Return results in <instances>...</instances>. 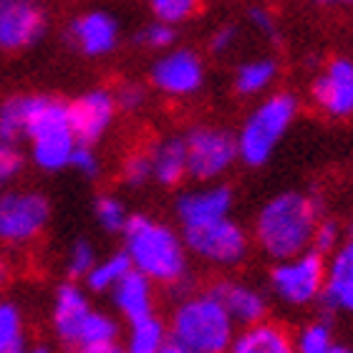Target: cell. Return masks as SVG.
I'll list each match as a JSON object with an SVG mask.
<instances>
[{"label":"cell","instance_id":"obj_28","mask_svg":"<svg viewBox=\"0 0 353 353\" xmlns=\"http://www.w3.org/2000/svg\"><path fill=\"white\" fill-rule=\"evenodd\" d=\"M94 217L103 232L121 235L132 214H129L126 205L117 194H101V197H96V202H94Z\"/></svg>","mask_w":353,"mask_h":353},{"label":"cell","instance_id":"obj_45","mask_svg":"<svg viewBox=\"0 0 353 353\" xmlns=\"http://www.w3.org/2000/svg\"><path fill=\"white\" fill-rule=\"evenodd\" d=\"M328 353H353V351H351L348 346H341V343H336V346H333Z\"/></svg>","mask_w":353,"mask_h":353},{"label":"cell","instance_id":"obj_19","mask_svg":"<svg viewBox=\"0 0 353 353\" xmlns=\"http://www.w3.org/2000/svg\"><path fill=\"white\" fill-rule=\"evenodd\" d=\"M154 283L141 275L139 270H129L124 278L119 280L114 290L109 293L111 305L119 313V318H124L126 323H134L139 318H147L152 313H157V293Z\"/></svg>","mask_w":353,"mask_h":353},{"label":"cell","instance_id":"obj_29","mask_svg":"<svg viewBox=\"0 0 353 353\" xmlns=\"http://www.w3.org/2000/svg\"><path fill=\"white\" fill-rule=\"evenodd\" d=\"M293 339L298 353H328L336 346L331 321H313V323L303 325Z\"/></svg>","mask_w":353,"mask_h":353},{"label":"cell","instance_id":"obj_31","mask_svg":"<svg viewBox=\"0 0 353 353\" xmlns=\"http://www.w3.org/2000/svg\"><path fill=\"white\" fill-rule=\"evenodd\" d=\"M149 10L157 21H164L170 26H179L194 18L202 6V0H147Z\"/></svg>","mask_w":353,"mask_h":353},{"label":"cell","instance_id":"obj_42","mask_svg":"<svg viewBox=\"0 0 353 353\" xmlns=\"http://www.w3.org/2000/svg\"><path fill=\"white\" fill-rule=\"evenodd\" d=\"M74 353H124V348H121V343H111V346L86 348V351H74Z\"/></svg>","mask_w":353,"mask_h":353},{"label":"cell","instance_id":"obj_8","mask_svg":"<svg viewBox=\"0 0 353 353\" xmlns=\"http://www.w3.org/2000/svg\"><path fill=\"white\" fill-rule=\"evenodd\" d=\"M325 255L305 250L295 258L278 260L270 270V293L283 305L305 308L323 298Z\"/></svg>","mask_w":353,"mask_h":353},{"label":"cell","instance_id":"obj_2","mask_svg":"<svg viewBox=\"0 0 353 353\" xmlns=\"http://www.w3.org/2000/svg\"><path fill=\"white\" fill-rule=\"evenodd\" d=\"M121 237L132 268L147 275L154 285L176 288L187 280L190 250L182 232H176L167 222L149 214H132Z\"/></svg>","mask_w":353,"mask_h":353},{"label":"cell","instance_id":"obj_3","mask_svg":"<svg viewBox=\"0 0 353 353\" xmlns=\"http://www.w3.org/2000/svg\"><path fill=\"white\" fill-rule=\"evenodd\" d=\"M170 339L197 353H228L237 325L212 288L184 295L167 321Z\"/></svg>","mask_w":353,"mask_h":353},{"label":"cell","instance_id":"obj_17","mask_svg":"<svg viewBox=\"0 0 353 353\" xmlns=\"http://www.w3.org/2000/svg\"><path fill=\"white\" fill-rule=\"evenodd\" d=\"M323 305L333 313H353V240L341 243L325 258Z\"/></svg>","mask_w":353,"mask_h":353},{"label":"cell","instance_id":"obj_21","mask_svg":"<svg viewBox=\"0 0 353 353\" xmlns=\"http://www.w3.org/2000/svg\"><path fill=\"white\" fill-rule=\"evenodd\" d=\"M152 157V174L154 182L162 187H176L184 182L187 172V147H184V137H164L157 139L149 147Z\"/></svg>","mask_w":353,"mask_h":353},{"label":"cell","instance_id":"obj_11","mask_svg":"<svg viewBox=\"0 0 353 353\" xmlns=\"http://www.w3.org/2000/svg\"><path fill=\"white\" fill-rule=\"evenodd\" d=\"M46 33V13L36 0H0V51L18 53Z\"/></svg>","mask_w":353,"mask_h":353},{"label":"cell","instance_id":"obj_41","mask_svg":"<svg viewBox=\"0 0 353 353\" xmlns=\"http://www.w3.org/2000/svg\"><path fill=\"white\" fill-rule=\"evenodd\" d=\"M162 353H197V351H192L190 346H184V343H179V341L170 339L167 341V346L162 348Z\"/></svg>","mask_w":353,"mask_h":353},{"label":"cell","instance_id":"obj_5","mask_svg":"<svg viewBox=\"0 0 353 353\" xmlns=\"http://www.w3.org/2000/svg\"><path fill=\"white\" fill-rule=\"evenodd\" d=\"M301 103L288 91H275V94L260 99L258 106L248 114L237 137V152L240 162L248 167H263L278 149V144L285 139L288 129L293 126L298 117Z\"/></svg>","mask_w":353,"mask_h":353},{"label":"cell","instance_id":"obj_12","mask_svg":"<svg viewBox=\"0 0 353 353\" xmlns=\"http://www.w3.org/2000/svg\"><path fill=\"white\" fill-rule=\"evenodd\" d=\"M310 99L325 117L351 119L353 117V61L333 59L310 83Z\"/></svg>","mask_w":353,"mask_h":353},{"label":"cell","instance_id":"obj_44","mask_svg":"<svg viewBox=\"0 0 353 353\" xmlns=\"http://www.w3.org/2000/svg\"><path fill=\"white\" fill-rule=\"evenodd\" d=\"M23 353H56V351H51L48 346H33V348H26Z\"/></svg>","mask_w":353,"mask_h":353},{"label":"cell","instance_id":"obj_6","mask_svg":"<svg viewBox=\"0 0 353 353\" xmlns=\"http://www.w3.org/2000/svg\"><path fill=\"white\" fill-rule=\"evenodd\" d=\"M51 222V202L43 192L10 190L0 192V245L26 248L43 235Z\"/></svg>","mask_w":353,"mask_h":353},{"label":"cell","instance_id":"obj_13","mask_svg":"<svg viewBox=\"0 0 353 353\" xmlns=\"http://www.w3.org/2000/svg\"><path fill=\"white\" fill-rule=\"evenodd\" d=\"M79 144H99L117 119V96L109 88H91L68 103Z\"/></svg>","mask_w":353,"mask_h":353},{"label":"cell","instance_id":"obj_25","mask_svg":"<svg viewBox=\"0 0 353 353\" xmlns=\"http://www.w3.org/2000/svg\"><path fill=\"white\" fill-rule=\"evenodd\" d=\"M119 339H121V325H119L117 318L111 316V313H106V310L94 308L88 313L81 333H79V341H76L74 351L111 346V343H119Z\"/></svg>","mask_w":353,"mask_h":353},{"label":"cell","instance_id":"obj_22","mask_svg":"<svg viewBox=\"0 0 353 353\" xmlns=\"http://www.w3.org/2000/svg\"><path fill=\"white\" fill-rule=\"evenodd\" d=\"M170 341V325L157 313L129 323L124 333V353H162Z\"/></svg>","mask_w":353,"mask_h":353},{"label":"cell","instance_id":"obj_30","mask_svg":"<svg viewBox=\"0 0 353 353\" xmlns=\"http://www.w3.org/2000/svg\"><path fill=\"white\" fill-rule=\"evenodd\" d=\"M99 255H96V248L88 243L86 237H79L71 243L66 258H63V268H66L68 280H83L88 275V270L96 265Z\"/></svg>","mask_w":353,"mask_h":353},{"label":"cell","instance_id":"obj_18","mask_svg":"<svg viewBox=\"0 0 353 353\" xmlns=\"http://www.w3.org/2000/svg\"><path fill=\"white\" fill-rule=\"evenodd\" d=\"M212 290L217 293L237 328L255 325L268 318V310H270L268 295L255 285H248L243 280H220L212 285Z\"/></svg>","mask_w":353,"mask_h":353},{"label":"cell","instance_id":"obj_4","mask_svg":"<svg viewBox=\"0 0 353 353\" xmlns=\"http://www.w3.org/2000/svg\"><path fill=\"white\" fill-rule=\"evenodd\" d=\"M28 157L41 172H61L71 162L76 144V132L71 124L68 101L59 96L33 94L28 121Z\"/></svg>","mask_w":353,"mask_h":353},{"label":"cell","instance_id":"obj_20","mask_svg":"<svg viewBox=\"0 0 353 353\" xmlns=\"http://www.w3.org/2000/svg\"><path fill=\"white\" fill-rule=\"evenodd\" d=\"M228 353H298L295 339L272 321H260L255 325H245L235 333Z\"/></svg>","mask_w":353,"mask_h":353},{"label":"cell","instance_id":"obj_43","mask_svg":"<svg viewBox=\"0 0 353 353\" xmlns=\"http://www.w3.org/2000/svg\"><path fill=\"white\" fill-rule=\"evenodd\" d=\"M318 6L325 8H336V6H353V0H316Z\"/></svg>","mask_w":353,"mask_h":353},{"label":"cell","instance_id":"obj_38","mask_svg":"<svg viewBox=\"0 0 353 353\" xmlns=\"http://www.w3.org/2000/svg\"><path fill=\"white\" fill-rule=\"evenodd\" d=\"M237 28L235 26H230V23H225V26H220V28L212 30V36H210V51L214 53V56H225V53H230L232 48H235L237 43Z\"/></svg>","mask_w":353,"mask_h":353},{"label":"cell","instance_id":"obj_33","mask_svg":"<svg viewBox=\"0 0 353 353\" xmlns=\"http://www.w3.org/2000/svg\"><path fill=\"white\" fill-rule=\"evenodd\" d=\"M134 41L141 46V48H149V51H167V48H172L176 41V30L174 26H170V23H164V21H152L147 23L144 28L134 36Z\"/></svg>","mask_w":353,"mask_h":353},{"label":"cell","instance_id":"obj_26","mask_svg":"<svg viewBox=\"0 0 353 353\" xmlns=\"http://www.w3.org/2000/svg\"><path fill=\"white\" fill-rule=\"evenodd\" d=\"M132 270V260L126 255L124 250L121 252H111L106 255L103 260H96V265L88 270V275L83 278L86 283V290L88 293H96V295H109L114 290L119 280L124 278L126 272Z\"/></svg>","mask_w":353,"mask_h":353},{"label":"cell","instance_id":"obj_10","mask_svg":"<svg viewBox=\"0 0 353 353\" xmlns=\"http://www.w3.org/2000/svg\"><path fill=\"white\" fill-rule=\"evenodd\" d=\"M149 81L170 99H190L205 86V61L190 48H167L149 68Z\"/></svg>","mask_w":353,"mask_h":353},{"label":"cell","instance_id":"obj_16","mask_svg":"<svg viewBox=\"0 0 353 353\" xmlns=\"http://www.w3.org/2000/svg\"><path fill=\"white\" fill-rule=\"evenodd\" d=\"M68 43L88 59H101L117 51L119 23L106 10H86L68 26Z\"/></svg>","mask_w":353,"mask_h":353},{"label":"cell","instance_id":"obj_37","mask_svg":"<svg viewBox=\"0 0 353 353\" xmlns=\"http://www.w3.org/2000/svg\"><path fill=\"white\" fill-rule=\"evenodd\" d=\"M114 96H117V106L121 111H137L147 101V91L139 83H121Z\"/></svg>","mask_w":353,"mask_h":353},{"label":"cell","instance_id":"obj_35","mask_svg":"<svg viewBox=\"0 0 353 353\" xmlns=\"http://www.w3.org/2000/svg\"><path fill=\"white\" fill-rule=\"evenodd\" d=\"M341 245V228L336 220H325L321 217L316 225V232H313V243H310V250L321 252V255H331L336 248Z\"/></svg>","mask_w":353,"mask_h":353},{"label":"cell","instance_id":"obj_46","mask_svg":"<svg viewBox=\"0 0 353 353\" xmlns=\"http://www.w3.org/2000/svg\"><path fill=\"white\" fill-rule=\"evenodd\" d=\"M348 240H353V217H351V228H348Z\"/></svg>","mask_w":353,"mask_h":353},{"label":"cell","instance_id":"obj_23","mask_svg":"<svg viewBox=\"0 0 353 353\" xmlns=\"http://www.w3.org/2000/svg\"><path fill=\"white\" fill-rule=\"evenodd\" d=\"M278 71H280L278 61L268 59V56L243 61V63L237 66L235 76H232V88H235L237 96H245V99L260 96L275 83Z\"/></svg>","mask_w":353,"mask_h":353},{"label":"cell","instance_id":"obj_27","mask_svg":"<svg viewBox=\"0 0 353 353\" xmlns=\"http://www.w3.org/2000/svg\"><path fill=\"white\" fill-rule=\"evenodd\" d=\"M26 316L15 301L0 298V353H23L26 351Z\"/></svg>","mask_w":353,"mask_h":353},{"label":"cell","instance_id":"obj_36","mask_svg":"<svg viewBox=\"0 0 353 353\" xmlns=\"http://www.w3.org/2000/svg\"><path fill=\"white\" fill-rule=\"evenodd\" d=\"M68 167L76 170L81 176H86V179H99L101 176V159H99V154H96V149L91 144H76Z\"/></svg>","mask_w":353,"mask_h":353},{"label":"cell","instance_id":"obj_15","mask_svg":"<svg viewBox=\"0 0 353 353\" xmlns=\"http://www.w3.org/2000/svg\"><path fill=\"white\" fill-rule=\"evenodd\" d=\"M232 210V190L220 182H202V187L182 192L174 202V214L182 230L228 217Z\"/></svg>","mask_w":353,"mask_h":353},{"label":"cell","instance_id":"obj_32","mask_svg":"<svg viewBox=\"0 0 353 353\" xmlns=\"http://www.w3.org/2000/svg\"><path fill=\"white\" fill-rule=\"evenodd\" d=\"M121 182H124L129 190H141V187H147L149 182H154L149 149L147 152H132V154L121 162Z\"/></svg>","mask_w":353,"mask_h":353},{"label":"cell","instance_id":"obj_1","mask_svg":"<svg viewBox=\"0 0 353 353\" xmlns=\"http://www.w3.org/2000/svg\"><path fill=\"white\" fill-rule=\"evenodd\" d=\"M321 205L305 192H280L260 207L252 237L270 260H288L310 250Z\"/></svg>","mask_w":353,"mask_h":353},{"label":"cell","instance_id":"obj_14","mask_svg":"<svg viewBox=\"0 0 353 353\" xmlns=\"http://www.w3.org/2000/svg\"><path fill=\"white\" fill-rule=\"evenodd\" d=\"M91 310L94 305L88 301V290H83L76 280H66L56 288L51 303V328L61 346L74 351Z\"/></svg>","mask_w":353,"mask_h":353},{"label":"cell","instance_id":"obj_24","mask_svg":"<svg viewBox=\"0 0 353 353\" xmlns=\"http://www.w3.org/2000/svg\"><path fill=\"white\" fill-rule=\"evenodd\" d=\"M30 106H33V94H13L0 101V141L8 144L26 141Z\"/></svg>","mask_w":353,"mask_h":353},{"label":"cell","instance_id":"obj_9","mask_svg":"<svg viewBox=\"0 0 353 353\" xmlns=\"http://www.w3.org/2000/svg\"><path fill=\"white\" fill-rule=\"evenodd\" d=\"M187 172L194 182H220L240 159L237 137L220 126H194L184 134Z\"/></svg>","mask_w":353,"mask_h":353},{"label":"cell","instance_id":"obj_40","mask_svg":"<svg viewBox=\"0 0 353 353\" xmlns=\"http://www.w3.org/2000/svg\"><path fill=\"white\" fill-rule=\"evenodd\" d=\"M10 272H13V270H10V263H8V258L0 252V290L10 283Z\"/></svg>","mask_w":353,"mask_h":353},{"label":"cell","instance_id":"obj_39","mask_svg":"<svg viewBox=\"0 0 353 353\" xmlns=\"http://www.w3.org/2000/svg\"><path fill=\"white\" fill-rule=\"evenodd\" d=\"M248 18H250V26L258 30L260 36L270 38V41L278 38V23H275V15H272L268 8H260V6L250 8Z\"/></svg>","mask_w":353,"mask_h":353},{"label":"cell","instance_id":"obj_34","mask_svg":"<svg viewBox=\"0 0 353 353\" xmlns=\"http://www.w3.org/2000/svg\"><path fill=\"white\" fill-rule=\"evenodd\" d=\"M26 170V154L18 144L0 141V192L10 190Z\"/></svg>","mask_w":353,"mask_h":353},{"label":"cell","instance_id":"obj_7","mask_svg":"<svg viewBox=\"0 0 353 353\" xmlns=\"http://www.w3.org/2000/svg\"><path fill=\"white\" fill-rule=\"evenodd\" d=\"M182 235L192 258L212 265V268H237L240 263H245L248 252H250L248 230L232 220L230 214L197 225V228L182 230Z\"/></svg>","mask_w":353,"mask_h":353}]
</instances>
